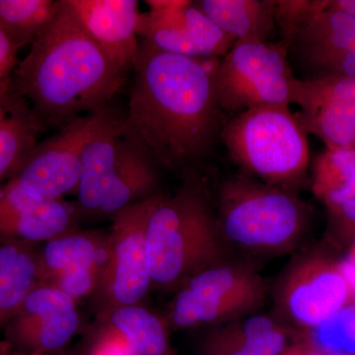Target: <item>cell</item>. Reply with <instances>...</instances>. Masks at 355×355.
<instances>
[{
  "label": "cell",
  "mask_w": 355,
  "mask_h": 355,
  "mask_svg": "<svg viewBox=\"0 0 355 355\" xmlns=\"http://www.w3.org/2000/svg\"><path fill=\"white\" fill-rule=\"evenodd\" d=\"M219 135L245 174L286 190L305 176L309 163L307 133L289 105L248 109L224 125Z\"/></svg>",
  "instance_id": "5b68a950"
},
{
  "label": "cell",
  "mask_w": 355,
  "mask_h": 355,
  "mask_svg": "<svg viewBox=\"0 0 355 355\" xmlns=\"http://www.w3.org/2000/svg\"><path fill=\"white\" fill-rule=\"evenodd\" d=\"M291 46L237 40L219 62L216 94L219 109L238 114L261 105H291L296 77L288 62Z\"/></svg>",
  "instance_id": "52a82bcc"
},
{
  "label": "cell",
  "mask_w": 355,
  "mask_h": 355,
  "mask_svg": "<svg viewBox=\"0 0 355 355\" xmlns=\"http://www.w3.org/2000/svg\"><path fill=\"white\" fill-rule=\"evenodd\" d=\"M109 235L70 233L49 240L39 252L42 284L57 287L72 298L93 293L108 256Z\"/></svg>",
  "instance_id": "9a60e30c"
},
{
  "label": "cell",
  "mask_w": 355,
  "mask_h": 355,
  "mask_svg": "<svg viewBox=\"0 0 355 355\" xmlns=\"http://www.w3.org/2000/svg\"><path fill=\"white\" fill-rule=\"evenodd\" d=\"M60 9V0H0V29L19 48L32 44Z\"/></svg>",
  "instance_id": "d4e9b609"
},
{
  "label": "cell",
  "mask_w": 355,
  "mask_h": 355,
  "mask_svg": "<svg viewBox=\"0 0 355 355\" xmlns=\"http://www.w3.org/2000/svg\"><path fill=\"white\" fill-rule=\"evenodd\" d=\"M291 104L298 105L299 125L328 148H355V78L330 74L296 79Z\"/></svg>",
  "instance_id": "7c38bea8"
},
{
  "label": "cell",
  "mask_w": 355,
  "mask_h": 355,
  "mask_svg": "<svg viewBox=\"0 0 355 355\" xmlns=\"http://www.w3.org/2000/svg\"><path fill=\"white\" fill-rule=\"evenodd\" d=\"M65 4L110 60L123 72L132 69L139 50L137 0H64Z\"/></svg>",
  "instance_id": "2e32d148"
},
{
  "label": "cell",
  "mask_w": 355,
  "mask_h": 355,
  "mask_svg": "<svg viewBox=\"0 0 355 355\" xmlns=\"http://www.w3.org/2000/svg\"><path fill=\"white\" fill-rule=\"evenodd\" d=\"M314 336L319 347L355 354V304L345 306L315 327Z\"/></svg>",
  "instance_id": "4316f807"
},
{
  "label": "cell",
  "mask_w": 355,
  "mask_h": 355,
  "mask_svg": "<svg viewBox=\"0 0 355 355\" xmlns=\"http://www.w3.org/2000/svg\"><path fill=\"white\" fill-rule=\"evenodd\" d=\"M354 39L355 18L328 6L299 33L291 46H295L301 60L330 69L334 74Z\"/></svg>",
  "instance_id": "d6986e66"
},
{
  "label": "cell",
  "mask_w": 355,
  "mask_h": 355,
  "mask_svg": "<svg viewBox=\"0 0 355 355\" xmlns=\"http://www.w3.org/2000/svg\"><path fill=\"white\" fill-rule=\"evenodd\" d=\"M279 355H324L323 352L316 345L311 343H298L286 345Z\"/></svg>",
  "instance_id": "f1b7e54d"
},
{
  "label": "cell",
  "mask_w": 355,
  "mask_h": 355,
  "mask_svg": "<svg viewBox=\"0 0 355 355\" xmlns=\"http://www.w3.org/2000/svg\"><path fill=\"white\" fill-rule=\"evenodd\" d=\"M171 308L178 328L232 321L263 303L266 286L247 266L223 261L190 277L179 287Z\"/></svg>",
  "instance_id": "9c48e42d"
},
{
  "label": "cell",
  "mask_w": 355,
  "mask_h": 355,
  "mask_svg": "<svg viewBox=\"0 0 355 355\" xmlns=\"http://www.w3.org/2000/svg\"><path fill=\"white\" fill-rule=\"evenodd\" d=\"M286 336L270 318L253 316L210 331L200 343L202 355H279Z\"/></svg>",
  "instance_id": "44dd1931"
},
{
  "label": "cell",
  "mask_w": 355,
  "mask_h": 355,
  "mask_svg": "<svg viewBox=\"0 0 355 355\" xmlns=\"http://www.w3.org/2000/svg\"><path fill=\"white\" fill-rule=\"evenodd\" d=\"M150 11L141 15L139 33L159 50L193 58L225 57L236 43L234 37L188 0H149Z\"/></svg>",
  "instance_id": "8fae6325"
},
{
  "label": "cell",
  "mask_w": 355,
  "mask_h": 355,
  "mask_svg": "<svg viewBox=\"0 0 355 355\" xmlns=\"http://www.w3.org/2000/svg\"><path fill=\"white\" fill-rule=\"evenodd\" d=\"M329 8L335 9L355 18V0H338L330 1Z\"/></svg>",
  "instance_id": "1f68e13d"
},
{
  "label": "cell",
  "mask_w": 355,
  "mask_h": 355,
  "mask_svg": "<svg viewBox=\"0 0 355 355\" xmlns=\"http://www.w3.org/2000/svg\"><path fill=\"white\" fill-rule=\"evenodd\" d=\"M197 6L236 40L266 42L275 28V0H202Z\"/></svg>",
  "instance_id": "7402d4cb"
},
{
  "label": "cell",
  "mask_w": 355,
  "mask_h": 355,
  "mask_svg": "<svg viewBox=\"0 0 355 355\" xmlns=\"http://www.w3.org/2000/svg\"><path fill=\"white\" fill-rule=\"evenodd\" d=\"M330 1L315 0H275V21L282 41L291 46L299 33L328 8Z\"/></svg>",
  "instance_id": "484cf974"
},
{
  "label": "cell",
  "mask_w": 355,
  "mask_h": 355,
  "mask_svg": "<svg viewBox=\"0 0 355 355\" xmlns=\"http://www.w3.org/2000/svg\"><path fill=\"white\" fill-rule=\"evenodd\" d=\"M327 355H354V354H347V352H331L330 354H328Z\"/></svg>",
  "instance_id": "836d02e7"
},
{
  "label": "cell",
  "mask_w": 355,
  "mask_h": 355,
  "mask_svg": "<svg viewBox=\"0 0 355 355\" xmlns=\"http://www.w3.org/2000/svg\"><path fill=\"white\" fill-rule=\"evenodd\" d=\"M154 165L121 132V116L107 109L86 142L79 183V209L112 216L151 197L157 187Z\"/></svg>",
  "instance_id": "277c9868"
},
{
  "label": "cell",
  "mask_w": 355,
  "mask_h": 355,
  "mask_svg": "<svg viewBox=\"0 0 355 355\" xmlns=\"http://www.w3.org/2000/svg\"><path fill=\"white\" fill-rule=\"evenodd\" d=\"M216 219L230 241L254 251H279L298 239L307 209L286 189L240 175L222 184Z\"/></svg>",
  "instance_id": "8992f818"
},
{
  "label": "cell",
  "mask_w": 355,
  "mask_h": 355,
  "mask_svg": "<svg viewBox=\"0 0 355 355\" xmlns=\"http://www.w3.org/2000/svg\"><path fill=\"white\" fill-rule=\"evenodd\" d=\"M46 127L13 88L0 98V186L18 171Z\"/></svg>",
  "instance_id": "ac0fdd59"
},
{
  "label": "cell",
  "mask_w": 355,
  "mask_h": 355,
  "mask_svg": "<svg viewBox=\"0 0 355 355\" xmlns=\"http://www.w3.org/2000/svg\"><path fill=\"white\" fill-rule=\"evenodd\" d=\"M338 266L343 279L347 282L350 295L355 297V254L354 253L349 258L345 259Z\"/></svg>",
  "instance_id": "f546056e"
},
{
  "label": "cell",
  "mask_w": 355,
  "mask_h": 355,
  "mask_svg": "<svg viewBox=\"0 0 355 355\" xmlns=\"http://www.w3.org/2000/svg\"><path fill=\"white\" fill-rule=\"evenodd\" d=\"M313 191L330 209L355 200V148H328L315 160Z\"/></svg>",
  "instance_id": "cb8c5ba5"
},
{
  "label": "cell",
  "mask_w": 355,
  "mask_h": 355,
  "mask_svg": "<svg viewBox=\"0 0 355 355\" xmlns=\"http://www.w3.org/2000/svg\"><path fill=\"white\" fill-rule=\"evenodd\" d=\"M158 193L113 216L108 256L93 295L102 316L139 304L153 284L147 261V224Z\"/></svg>",
  "instance_id": "ba28073f"
},
{
  "label": "cell",
  "mask_w": 355,
  "mask_h": 355,
  "mask_svg": "<svg viewBox=\"0 0 355 355\" xmlns=\"http://www.w3.org/2000/svg\"><path fill=\"white\" fill-rule=\"evenodd\" d=\"M354 254H355V237H354Z\"/></svg>",
  "instance_id": "e575fe53"
},
{
  "label": "cell",
  "mask_w": 355,
  "mask_h": 355,
  "mask_svg": "<svg viewBox=\"0 0 355 355\" xmlns=\"http://www.w3.org/2000/svg\"><path fill=\"white\" fill-rule=\"evenodd\" d=\"M74 211L62 200L27 197L10 180L0 186V241H46L69 232Z\"/></svg>",
  "instance_id": "e0dca14e"
},
{
  "label": "cell",
  "mask_w": 355,
  "mask_h": 355,
  "mask_svg": "<svg viewBox=\"0 0 355 355\" xmlns=\"http://www.w3.org/2000/svg\"><path fill=\"white\" fill-rule=\"evenodd\" d=\"M125 76L60 0L57 17L18 62L12 85L44 127L62 128L110 108Z\"/></svg>",
  "instance_id": "7a4b0ae2"
},
{
  "label": "cell",
  "mask_w": 355,
  "mask_h": 355,
  "mask_svg": "<svg viewBox=\"0 0 355 355\" xmlns=\"http://www.w3.org/2000/svg\"><path fill=\"white\" fill-rule=\"evenodd\" d=\"M39 252L34 243L0 244V331L17 316L26 297L42 284Z\"/></svg>",
  "instance_id": "ffe728a7"
},
{
  "label": "cell",
  "mask_w": 355,
  "mask_h": 355,
  "mask_svg": "<svg viewBox=\"0 0 355 355\" xmlns=\"http://www.w3.org/2000/svg\"><path fill=\"white\" fill-rule=\"evenodd\" d=\"M350 296L338 266L310 258L299 261L287 273L279 300L291 320L315 328L345 307Z\"/></svg>",
  "instance_id": "5bb4252c"
},
{
  "label": "cell",
  "mask_w": 355,
  "mask_h": 355,
  "mask_svg": "<svg viewBox=\"0 0 355 355\" xmlns=\"http://www.w3.org/2000/svg\"><path fill=\"white\" fill-rule=\"evenodd\" d=\"M0 355H62L58 354H32V352H24L14 349L10 343H7L6 340L0 342Z\"/></svg>",
  "instance_id": "d6a6232c"
},
{
  "label": "cell",
  "mask_w": 355,
  "mask_h": 355,
  "mask_svg": "<svg viewBox=\"0 0 355 355\" xmlns=\"http://www.w3.org/2000/svg\"><path fill=\"white\" fill-rule=\"evenodd\" d=\"M107 318L127 343L130 355H170L164 324L150 311L139 304L123 306Z\"/></svg>",
  "instance_id": "603a6c76"
},
{
  "label": "cell",
  "mask_w": 355,
  "mask_h": 355,
  "mask_svg": "<svg viewBox=\"0 0 355 355\" xmlns=\"http://www.w3.org/2000/svg\"><path fill=\"white\" fill-rule=\"evenodd\" d=\"M19 46L0 29V98L12 86Z\"/></svg>",
  "instance_id": "83f0119b"
},
{
  "label": "cell",
  "mask_w": 355,
  "mask_h": 355,
  "mask_svg": "<svg viewBox=\"0 0 355 355\" xmlns=\"http://www.w3.org/2000/svg\"><path fill=\"white\" fill-rule=\"evenodd\" d=\"M331 210L336 216L342 217L347 223L355 226V200H349Z\"/></svg>",
  "instance_id": "4dcf8cb0"
},
{
  "label": "cell",
  "mask_w": 355,
  "mask_h": 355,
  "mask_svg": "<svg viewBox=\"0 0 355 355\" xmlns=\"http://www.w3.org/2000/svg\"><path fill=\"white\" fill-rule=\"evenodd\" d=\"M147 261L153 284L175 288L222 261L221 234L207 198L186 184L173 197L158 193L147 224Z\"/></svg>",
  "instance_id": "3957f363"
},
{
  "label": "cell",
  "mask_w": 355,
  "mask_h": 355,
  "mask_svg": "<svg viewBox=\"0 0 355 355\" xmlns=\"http://www.w3.org/2000/svg\"><path fill=\"white\" fill-rule=\"evenodd\" d=\"M218 64L159 50L146 41L139 46L121 132L154 165L179 169L214 144L220 112Z\"/></svg>",
  "instance_id": "6da1fadb"
},
{
  "label": "cell",
  "mask_w": 355,
  "mask_h": 355,
  "mask_svg": "<svg viewBox=\"0 0 355 355\" xmlns=\"http://www.w3.org/2000/svg\"><path fill=\"white\" fill-rule=\"evenodd\" d=\"M79 324L76 299L41 284L30 292L17 316L4 329V340L21 352L58 354L76 336Z\"/></svg>",
  "instance_id": "4fadbf2b"
},
{
  "label": "cell",
  "mask_w": 355,
  "mask_h": 355,
  "mask_svg": "<svg viewBox=\"0 0 355 355\" xmlns=\"http://www.w3.org/2000/svg\"><path fill=\"white\" fill-rule=\"evenodd\" d=\"M106 110L70 121L53 137L40 141L9 180L37 200H62L77 193L84 147Z\"/></svg>",
  "instance_id": "30bf717a"
}]
</instances>
